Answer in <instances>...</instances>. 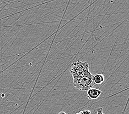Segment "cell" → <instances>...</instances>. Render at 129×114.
Masks as SVG:
<instances>
[{
    "label": "cell",
    "mask_w": 129,
    "mask_h": 114,
    "mask_svg": "<svg viewBox=\"0 0 129 114\" xmlns=\"http://www.w3.org/2000/svg\"><path fill=\"white\" fill-rule=\"evenodd\" d=\"M93 75L91 74L83 77L73 78L74 86L81 91H87L94 85Z\"/></svg>",
    "instance_id": "7a4b0ae2"
},
{
    "label": "cell",
    "mask_w": 129,
    "mask_h": 114,
    "mask_svg": "<svg viewBox=\"0 0 129 114\" xmlns=\"http://www.w3.org/2000/svg\"><path fill=\"white\" fill-rule=\"evenodd\" d=\"M96 114H104L103 112V108L102 107H98L96 109Z\"/></svg>",
    "instance_id": "8992f818"
},
{
    "label": "cell",
    "mask_w": 129,
    "mask_h": 114,
    "mask_svg": "<svg viewBox=\"0 0 129 114\" xmlns=\"http://www.w3.org/2000/svg\"><path fill=\"white\" fill-rule=\"evenodd\" d=\"M58 114H67V113L64 111H60Z\"/></svg>",
    "instance_id": "52a82bcc"
},
{
    "label": "cell",
    "mask_w": 129,
    "mask_h": 114,
    "mask_svg": "<svg viewBox=\"0 0 129 114\" xmlns=\"http://www.w3.org/2000/svg\"><path fill=\"white\" fill-rule=\"evenodd\" d=\"M102 92L101 90L96 88H91L87 90L88 98L90 99H96L102 94Z\"/></svg>",
    "instance_id": "3957f363"
},
{
    "label": "cell",
    "mask_w": 129,
    "mask_h": 114,
    "mask_svg": "<svg viewBox=\"0 0 129 114\" xmlns=\"http://www.w3.org/2000/svg\"><path fill=\"white\" fill-rule=\"evenodd\" d=\"M76 114H91V112H90L89 110H84V111H82L77 112Z\"/></svg>",
    "instance_id": "5b68a950"
},
{
    "label": "cell",
    "mask_w": 129,
    "mask_h": 114,
    "mask_svg": "<svg viewBox=\"0 0 129 114\" xmlns=\"http://www.w3.org/2000/svg\"><path fill=\"white\" fill-rule=\"evenodd\" d=\"M93 82L96 84H101L104 82V76L102 74H96L93 75Z\"/></svg>",
    "instance_id": "277c9868"
},
{
    "label": "cell",
    "mask_w": 129,
    "mask_h": 114,
    "mask_svg": "<svg viewBox=\"0 0 129 114\" xmlns=\"http://www.w3.org/2000/svg\"><path fill=\"white\" fill-rule=\"evenodd\" d=\"M70 72L72 78L91 74L89 70L88 63L83 61H77L73 63L70 69Z\"/></svg>",
    "instance_id": "6da1fadb"
}]
</instances>
